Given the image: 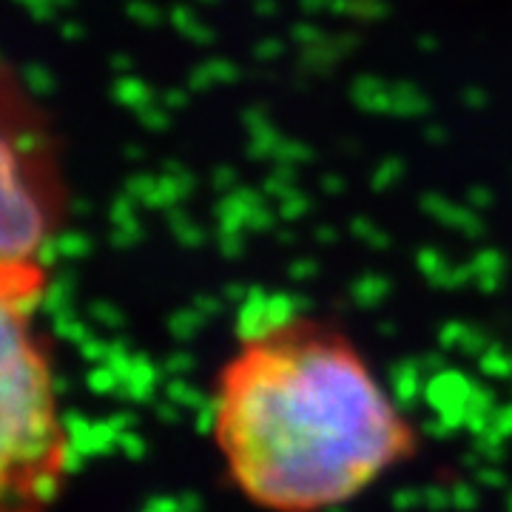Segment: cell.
I'll list each match as a JSON object with an SVG mask.
<instances>
[{"label":"cell","mask_w":512,"mask_h":512,"mask_svg":"<svg viewBox=\"0 0 512 512\" xmlns=\"http://www.w3.org/2000/svg\"><path fill=\"white\" fill-rule=\"evenodd\" d=\"M296 325L251 345L225 373L220 441L245 493L302 512L359 493L410 436L345 345L296 336Z\"/></svg>","instance_id":"obj_1"},{"label":"cell","mask_w":512,"mask_h":512,"mask_svg":"<svg viewBox=\"0 0 512 512\" xmlns=\"http://www.w3.org/2000/svg\"><path fill=\"white\" fill-rule=\"evenodd\" d=\"M52 373L26 336V322L3 311L0 325V456L3 478L35 473L60 444V419L52 413Z\"/></svg>","instance_id":"obj_2"},{"label":"cell","mask_w":512,"mask_h":512,"mask_svg":"<svg viewBox=\"0 0 512 512\" xmlns=\"http://www.w3.org/2000/svg\"><path fill=\"white\" fill-rule=\"evenodd\" d=\"M37 137L40 131L29 114L20 117V134L6 126L3 265H29L43 245L55 242L49 234V205L43 200L46 154Z\"/></svg>","instance_id":"obj_3"},{"label":"cell","mask_w":512,"mask_h":512,"mask_svg":"<svg viewBox=\"0 0 512 512\" xmlns=\"http://www.w3.org/2000/svg\"><path fill=\"white\" fill-rule=\"evenodd\" d=\"M478 384L456 367H447L436 376L427 379L424 387V404L447 421L453 430H464L467 427V416H470V399L476 393Z\"/></svg>","instance_id":"obj_4"},{"label":"cell","mask_w":512,"mask_h":512,"mask_svg":"<svg viewBox=\"0 0 512 512\" xmlns=\"http://www.w3.org/2000/svg\"><path fill=\"white\" fill-rule=\"evenodd\" d=\"M387 382H390V402L399 413H413L424 402V387L427 376L421 370L419 359H402L387 370Z\"/></svg>","instance_id":"obj_5"},{"label":"cell","mask_w":512,"mask_h":512,"mask_svg":"<svg viewBox=\"0 0 512 512\" xmlns=\"http://www.w3.org/2000/svg\"><path fill=\"white\" fill-rule=\"evenodd\" d=\"M237 336L239 342H245L248 348L259 345V342H268L274 336L271 322H268V293L254 288V291H248V296L239 302Z\"/></svg>","instance_id":"obj_6"},{"label":"cell","mask_w":512,"mask_h":512,"mask_svg":"<svg viewBox=\"0 0 512 512\" xmlns=\"http://www.w3.org/2000/svg\"><path fill=\"white\" fill-rule=\"evenodd\" d=\"M163 376V367L154 365L148 356L140 353L137 362H134V370L128 373V379L120 382L114 396L131 404H151L154 402V396H157V390H160V379H163Z\"/></svg>","instance_id":"obj_7"},{"label":"cell","mask_w":512,"mask_h":512,"mask_svg":"<svg viewBox=\"0 0 512 512\" xmlns=\"http://www.w3.org/2000/svg\"><path fill=\"white\" fill-rule=\"evenodd\" d=\"M498 407H501V404H498V396H495L493 387L478 384L473 399H470V416H467V427H464V430H467L473 439L490 433V430H493V416Z\"/></svg>","instance_id":"obj_8"},{"label":"cell","mask_w":512,"mask_h":512,"mask_svg":"<svg viewBox=\"0 0 512 512\" xmlns=\"http://www.w3.org/2000/svg\"><path fill=\"white\" fill-rule=\"evenodd\" d=\"M92 430L94 421L83 410H66L60 416V433H63V439L72 441L74 447L80 453H86L89 458H92Z\"/></svg>","instance_id":"obj_9"},{"label":"cell","mask_w":512,"mask_h":512,"mask_svg":"<svg viewBox=\"0 0 512 512\" xmlns=\"http://www.w3.org/2000/svg\"><path fill=\"white\" fill-rule=\"evenodd\" d=\"M165 399L180 404L185 413H194V410H200L202 404L208 402V396L202 393L197 384L188 382V379H168V384H165Z\"/></svg>","instance_id":"obj_10"},{"label":"cell","mask_w":512,"mask_h":512,"mask_svg":"<svg viewBox=\"0 0 512 512\" xmlns=\"http://www.w3.org/2000/svg\"><path fill=\"white\" fill-rule=\"evenodd\" d=\"M478 370L487 376V379H495V382H507L512 379V353L501 345H490L487 353L478 359Z\"/></svg>","instance_id":"obj_11"},{"label":"cell","mask_w":512,"mask_h":512,"mask_svg":"<svg viewBox=\"0 0 512 512\" xmlns=\"http://www.w3.org/2000/svg\"><path fill=\"white\" fill-rule=\"evenodd\" d=\"M26 490H29V498L35 504H52L60 493V478H57V470H46L40 467L32 476L26 478Z\"/></svg>","instance_id":"obj_12"},{"label":"cell","mask_w":512,"mask_h":512,"mask_svg":"<svg viewBox=\"0 0 512 512\" xmlns=\"http://www.w3.org/2000/svg\"><path fill=\"white\" fill-rule=\"evenodd\" d=\"M222 427V402L220 396H208L200 410H194V430L200 436H214Z\"/></svg>","instance_id":"obj_13"},{"label":"cell","mask_w":512,"mask_h":512,"mask_svg":"<svg viewBox=\"0 0 512 512\" xmlns=\"http://www.w3.org/2000/svg\"><path fill=\"white\" fill-rule=\"evenodd\" d=\"M52 461H55L57 473L74 476V473H80V470H83V464L89 461V456H86V453H80L72 441L60 439V444H57V450H55V458H52Z\"/></svg>","instance_id":"obj_14"},{"label":"cell","mask_w":512,"mask_h":512,"mask_svg":"<svg viewBox=\"0 0 512 512\" xmlns=\"http://www.w3.org/2000/svg\"><path fill=\"white\" fill-rule=\"evenodd\" d=\"M86 387H89V393H94V396H114L117 387H120V376L109 365H94L86 373Z\"/></svg>","instance_id":"obj_15"},{"label":"cell","mask_w":512,"mask_h":512,"mask_svg":"<svg viewBox=\"0 0 512 512\" xmlns=\"http://www.w3.org/2000/svg\"><path fill=\"white\" fill-rule=\"evenodd\" d=\"M120 444V433L109 419L94 421L92 430V456H111Z\"/></svg>","instance_id":"obj_16"},{"label":"cell","mask_w":512,"mask_h":512,"mask_svg":"<svg viewBox=\"0 0 512 512\" xmlns=\"http://www.w3.org/2000/svg\"><path fill=\"white\" fill-rule=\"evenodd\" d=\"M473 450L481 456L484 464H501L507 458V439H501L495 430H490V433L473 439Z\"/></svg>","instance_id":"obj_17"},{"label":"cell","mask_w":512,"mask_h":512,"mask_svg":"<svg viewBox=\"0 0 512 512\" xmlns=\"http://www.w3.org/2000/svg\"><path fill=\"white\" fill-rule=\"evenodd\" d=\"M52 330H55L57 339H63V342H72V345H83L92 333L86 325H80V322H74L72 316H66V313L60 311L55 313V319H52Z\"/></svg>","instance_id":"obj_18"},{"label":"cell","mask_w":512,"mask_h":512,"mask_svg":"<svg viewBox=\"0 0 512 512\" xmlns=\"http://www.w3.org/2000/svg\"><path fill=\"white\" fill-rule=\"evenodd\" d=\"M450 495H453V510L458 512H473L481 507L478 484H473V481H456L450 487Z\"/></svg>","instance_id":"obj_19"},{"label":"cell","mask_w":512,"mask_h":512,"mask_svg":"<svg viewBox=\"0 0 512 512\" xmlns=\"http://www.w3.org/2000/svg\"><path fill=\"white\" fill-rule=\"evenodd\" d=\"M163 373L168 379H188V373H194V356L191 353H185V350H177V353H171V356H165L163 365Z\"/></svg>","instance_id":"obj_20"},{"label":"cell","mask_w":512,"mask_h":512,"mask_svg":"<svg viewBox=\"0 0 512 512\" xmlns=\"http://www.w3.org/2000/svg\"><path fill=\"white\" fill-rule=\"evenodd\" d=\"M478 487H484V490H504V487H510V476L501 470V464H481L476 473Z\"/></svg>","instance_id":"obj_21"},{"label":"cell","mask_w":512,"mask_h":512,"mask_svg":"<svg viewBox=\"0 0 512 512\" xmlns=\"http://www.w3.org/2000/svg\"><path fill=\"white\" fill-rule=\"evenodd\" d=\"M390 507L396 512H413L424 507V490L419 487H399L396 493L390 495Z\"/></svg>","instance_id":"obj_22"},{"label":"cell","mask_w":512,"mask_h":512,"mask_svg":"<svg viewBox=\"0 0 512 512\" xmlns=\"http://www.w3.org/2000/svg\"><path fill=\"white\" fill-rule=\"evenodd\" d=\"M117 450L128 458V461H143L148 453V444L146 439L137 433V430H128L120 436V444H117Z\"/></svg>","instance_id":"obj_23"},{"label":"cell","mask_w":512,"mask_h":512,"mask_svg":"<svg viewBox=\"0 0 512 512\" xmlns=\"http://www.w3.org/2000/svg\"><path fill=\"white\" fill-rule=\"evenodd\" d=\"M424 510H433V512L453 510V495H450V487H441V484L424 487Z\"/></svg>","instance_id":"obj_24"},{"label":"cell","mask_w":512,"mask_h":512,"mask_svg":"<svg viewBox=\"0 0 512 512\" xmlns=\"http://www.w3.org/2000/svg\"><path fill=\"white\" fill-rule=\"evenodd\" d=\"M80 356H83L86 362H92V365H106V362H109V342L89 336V339L80 345Z\"/></svg>","instance_id":"obj_25"},{"label":"cell","mask_w":512,"mask_h":512,"mask_svg":"<svg viewBox=\"0 0 512 512\" xmlns=\"http://www.w3.org/2000/svg\"><path fill=\"white\" fill-rule=\"evenodd\" d=\"M421 433L433 441H450L453 436H456V430H453L447 421L441 419V416H433V419L421 421Z\"/></svg>","instance_id":"obj_26"},{"label":"cell","mask_w":512,"mask_h":512,"mask_svg":"<svg viewBox=\"0 0 512 512\" xmlns=\"http://www.w3.org/2000/svg\"><path fill=\"white\" fill-rule=\"evenodd\" d=\"M487 348H490V339H487L484 330H467V336L461 342V353H467L473 359H481L487 353Z\"/></svg>","instance_id":"obj_27"},{"label":"cell","mask_w":512,"mask_h":512,"mask_svg":"<svg viewBox=\"0 0 512 512\" xmlns=\"http://www.w3.org/2000/svg\"><path fill=\"white\" fill-rule=\"evenodd\" d=\"M200 325V316H177V319H171V333H174V339L188 342V339L200 330Z\"/></svg>","instance_id":"obj_28"},{"label":"cell","mask_w":512,"mask_h":512,"mask_svg":"<svg viewBox=\"0 0 512 512\" xmlns=\"http://www.w3.org/2000/svg\"><path fill=\"white\" fill-rule=\"evenodd\" d=\"M185 416V410L180 404H174L171 399H163V402H154V419L163 421V424H180Z\"/></svg>","instance_id":"obj_29"},{"label":"cell","mask_w":512,"mask_h":512,"mask_svg":"<svg viewBox=\"0 0 512 512\" xmlns=\"http://www.w3.org/2000/svg\"><path fill=\"white\" fill-rule=\"evenodd\" d=\"M493 430L501 439H512V402L501 404L493 416Z\"/></svg>","instance_id":"obj_30"},{"label":"cell","mask_w":512,"mask_h":512,"mask_svg":"<svg viewBox=\"0 0 512 512\" xmlns=\"http://www.w3.org/2000/svg\"><path fill=\"white\" fill-rule=\"evenodd\" d=\"M464 336H467V328L464 325H447V328L441 330L439 342L444 350H453V348H461V342H464Z\"/></svg>","instance_id":"obj_31"},{"label":"cell","mask_w":512,"mask_h":512,"mask_svg":"<svg viewBox=\"0 0 512 512\" xmlns=\"http://www.w3.org/2000/svg\"><path fill=\"white\" fill-rule=\"evenodd\" d=\"M148 512H183L180 495H154L146 504Z\"/></svg>","instance_id":"obj_32"},{"label":"cell","mask_w":512,"mask_h":512,"mask_svg":"<svg viewBox=\"0 0 512 512\" xmlns=\"http://www.w3.org/2000/svg\"><path fill=\"white\" fill-rule=\"evenodd\" d=\"M109 421L117 427L120 436L128 433V430H137V413H131V410H114L109 416Z\"/></svg>","instance_id":"obj_33"},{"label":"cell","mask_w":512,"mask_h":512,"mask_svg":"<svg viewBox=\"0 0 512 512\" xmlns=\"http://www.w3.org/2000/svg\"><path fill=\"white\" fill-rule=\"evenodd\" d=\"M419 362L427 379H430V376H436V373H441V370H447V362H444V356H439V353H427V356H421Z\"/></svg>","instance_id":"obj_34"},{"label":"cell","mask_w":512,"mask_h":512,"mask_svg":"<svg viewBox=\"0 0 512 512\" xmlns=\"http://www.w3.org/2000/svg\"><path fill=\"white\" fill-rule=\"evenodd\" d=\"M180 507H183V512H202V507H205V501H202L200 493H183L180 495Z\"/></svg>","instance_id":"obj_35"},{"label":"cell","mask_w":512,"mask_h":512,"mask_svg":"<svg viewBox=\"0 0 512 512\" xmlns=\"http://www.w3.org/2000/svg\"><path fill=\"white\" fill-rule=\"evenodd\" d=\"M72 379L63 376V373H52V393L55 396H69L72 393Z\"/></svg>","instance_id":"obj_36"},{"label":"cell","mask_w":512,"mask_h":512,"mask_svg":"<svg viewBox=\"0 0 512 512\" xmlns=\"http://www.w3.org/2000/svg\"><path fill=\"white\" fill-rule=\"evenodd\" d=\"M94 313H97V316H100V322H103V325H109V328H114V325H123V319H117V313L106 311V308H100V305L94 308Z\"/></svg>","instance_id":"obj_37"},{"label":"cell","mask_w":512,"mask_h":512,"mask_svg":"<svg viewBox=\"0 0 512 512\" xmlns=\"http://www.w3.org/2000/svg\"><path fill=\"white\" fill-rule=\"evenodd\" d=\"M319 512H348V507H345V504L339 501V504H328V507H322Z\"/></svg>","instance_id":"obj_38"},{"label":"cell","mask_w":512,"mask_h":512,"mask_svg":"<svg viewBox=\"0 0 512 512\" xmlns=\"http://www.w3.org/2000/svg\"><path fill=\"white\" fill-rule=\"evenodd\" d=\"M507 512H512V490H510V495H507Z\"/></svg>","instance_id":"obj_39"},{"label":"cell","mask_w":512,"mask_h":512,"mask_svg":"<svg viewBox=\"0 0 512 512\" xmlns=\"http://www.w3.org/2000/svg\"><path fill=\"white\" fill-rule=\"evenodd\" d=\"M143 512H148V510H143Z\"/></svg>","instance_id":"obj_40"}]
</instances>
